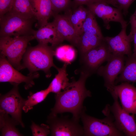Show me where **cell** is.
I'll list each match as a JSON object with an SVG mask.
<instances>
[{
	"mask_svg": "<svg viewBox=\"0 0 136 136\" xmlns=\"http://www.w3.org/2000/svg\"><path fill=\"white\" fill-rule=\"evenodd\" d=\"M111 95L116 94L119 98L122 107L129 113L136 115V88L127 82L115 85L107 90Z\"/></svg>",
	"mask_w": 136,
	"mask_h": 136,
	"instance_id": "13",
	"label": "cell"
},
{
	"mask_svg": "<svg viewBox=\"0 0 136 136\" xmlns=\"http://www.w3.org/2000/svg\"><path fill=\"white\" fill-rule=\"evenodd\" d=\"M54 14L69 9L71 5V0H50Z\"/></svg>",
	"mask_w": 136,
	"mask_h": 136,
	"instance_id": "29",
	"label": "cell"
},
{
	"mask_svg": "<svg viewBox=\"0 0 136 136\" xmlns=\"http://www.w3.org/2000/svg\"><path fill=\"white\" fill-rule=\"evenodd\" d=\"M88 9L95 15L103 20L104 26L109 29L111 22H119L121 27L127 26V22L124 19L122 11L117 8L112 7L104 2H99L86 5Z\"/></svg>",
	"mask_w": 136,
	"mask_h": 136,
	"instance_id": "10",
	"label": "cell"
},
{
	"mask_svg": "<svg viewBox=\"0 0 136 136\" xmlns=\"http://www.w3.org/2000/svg\"><path fill=\"white\" fill-rule=\"evenodd\" d=\"M9 114L0 110V129L1 136H22L16 127L19 123Z\"/></svg>",
	"mask_w": 136,
	"mask_h": 136,
	"instance_id": "21",
	"label": "cell"
},
{
	"mask_svg": "<svg viewBox=\"0 0 136 136\" xmlns=\"http://www.w3.org/2000/svg\"><path fill=\"white\" fill-rule=\"evenodd\" d=\"M128 57L122 71L115 81V85L120 82H136V58Z\"/></svg>",
	"mask_w": 136,
	"mask_h": 136,
	"instance_id": "22",
	"label": "cell"
},
{
	"mask_svg": "<svg viewBox=\"0 0 136 136\" xmlns=\"http://www.w3.org/2000/svg\"><path fill=\"white\" fill-rule=\"evenodd\" d=\"M81 113L80 118L83 124L84 135L88 136H122L124 135L116 127L112 120L106 116L99 119L85 113Z\"/></svg>",
	"mask_w": 136,
	"mask_h": 136,
	"instance_id": "6",
	"label": "cell"
},
{
	"mask_svg": "<svg viewBox=\"0 0 136 136\" xmlns=\"http://www.w3.org/2000/svg\"><path fill=\"white\" fill-rule=\"evenodd\" d=\"M76 7L73 10L70 9L67 10L65 14L79 36L82 33L83 24L86 18L89 10L83 5Z\"/></svg>",
	"mask_w": 136,
	"mask_h": 136,
	"instance_id": "19",
	"label": "cell"
},
{
	"mask_svg": "<svg viewBox=\"0 0 136 136\" xmlns=\"http://www.w3.org/2000/svg\"><path fill=\"white\" fill-rule=\"evenodd\" d=\"M32 35L0 38L1 54L18 71L24 69L21 61L27 48L28 43L34 39Z\"/></svg>",
	"mask_w": 136,
	"mask_h": 136,
	"instance_id": "3",
	"label": "cell"
},
{
	"mask_svg": "<svg viewBox=\"0 0 136 136\" xmlns=\"http://www.w3.org/2000/svg\"><path fill=\"white\" fill-rule=\"evenodd\" d=\"M106 3V0H103Z\"/></svg>",
	"mask_w": 136,
	"mask_h": 136,
	"instance_id": "34",
	"label": "cell"
},
{
	"mask_svg": "<svg viewBox=\"0 0 136 136\" xmlns=\"http://www.w3.org/2000/svg\"><path fill=\"white\" fill-rule=\"evenodd\" d=\"M114 102L112 105H107L102 112L112 120L117 128L127 136H136V123L134 115H131L120 105L117 95H111Z\"/></svg>",
	"mask_w": 136,
	"mask_h": 136,
	"instance_id": "4",
	"label": "cell"
},
{
	"mask_svg": "<svg viewBox=\"0 0 136 136\" xmlns=\"http://www.w3.org/2000/svg\"><path fill=\"white\" fill-rule=\"evenodd\" d=\"M54 48L48 44L38 43L37 45L27 48L23 57L22 65L24 69L27 68L29 71L28 75L39 71H44L46 76H51L50 69L57 67L53 62Z\"/></svg>",
	"mask_w": 136,
	"mask_h": 136,
	"instance_id": "2",
	"label": "cell"
},
{
	"mask_svg": "<svg viewBox=\"0 0 136 136\" xmlns=\"http://www.w3.org/2000/svg\"><path fill=\"white\" fill-rule=\"evenodd\" d=\"M129 23L131 25L130 31L128 35L132 41L134 34L136 32V9L130 18Z\"/></svg>",
	"mask_w": 136,
	"mask_h": 136,
	"instance_id": "31",
	"label": "cell"
},
{
	"mask_svg": "<svg viewBox=\"0 0 136 136\" xmlns=\"http://www.w3.org/2000/svg\"><path fill=\"white\" fill-rule=\"evenodd\" d=\"M51 93L48 87L46 89L31 94L26 99L23 108V110L25 113L32 109L33 107L43 101Z\"/></svg>",
	"mask_w": 136,
	"mask_h": 136,
	"instance_id": "25",
	"label": "cell"
},
{
	"mask_svg": "<svg viewBox=\"0 0 136 136\" xmlns=\"http://www.w3.org/2000/svg\"><path fill=\"white\" fill-rule=\"evenodd\" d=\"M34 19L7 13L0 17V37L32 35Z\"/></svg>",
	"mask_w": 136,
	"mask_h": 136,
	"instance_id": "5",
	"label": "cell"
},
{
	"mask_svg": "<svg viewBox=\"0 0 136 136\" xmlns=\"http://www.w3.org/2000/svg\"><path fill=\"white\" fill-rule=\"evenodd\" d=\"M124 56L112 54L105 66H100L97 70L98 74L102 76L104 85L107 90L115 84V82L119 74L122 71L125 65Z\"/></svg>",
	"mask_w": 136,
	"mask_h": 136,
	"instance_id": "11",
	"label": "cell"
},
{
	"mask_svg": "<svg viewBox=\"0 0 136 136\" xmlns=\"http://www.w3.org/2000/svg\"><path fill=\"white\" fill-rule=\"evenodd\" d=\"M68 63H65L61 68L57 67L58 73L55 75L48 87L51 92L58 93L64 90L69 85L70 82L67 76L66 67Z\"/></svg>",
	"mask_w": 136,
	"mask_h": 136,
	"instance_id": "20",
	"label": "cell"
},
{
	"mask_svg": "<svg viewBox=\"0 0 136 136\" xmlns=\"http://www.w3.org/2000/svg\"><path fill=\"white\" fill-rule=\"evenodd\" d=\"M74 1L75 5L76 7L81 5H87L98 2H105L103 0H74Z\"/></svg>",
	"mask_w": 136,
	"mask_h": 136,
	"instance_id": "32",
	"label": "cell"
},
{
	"mask_svg": "<svg viewBox=\"0 0 136 136\" xmlns=\"http://www.w3.org/2000/svg\"><path fill=\"white\" fill-rule=\"evenodd\" d=\"M133 41L134 42V49L133 53L131 56L133 57L136 58V32L133 36Z\"/></svg>",
	"mask_w": 136,
	"mask_h": 136,
	"instance_id": "33",
	"label": "cell"
},
{
	"mask_svg": "<svg viewBox=\"0 0 136 136\" xmlns=\"http://www.w3.org/2000/svg\"><path fill=\"white\" fill-rule=\"evenodd\" d=\"M111 54L104 39L99 45L81 55L83 69L91 74L97 71L103 63L107 61Z\"/></svg>",
	"mask_w": 136,
	"mask_h": 136,
	"instance_id": "12",
	"label": "cell"
},
{
	"mask_svg": "<svg viewBox=\"0 0 136 136\" xmlns=\"http://www.w3.org/2000/svg\"><path fill=\"white\" fill-rule=\"evenodd\" d=\"M104 39L92 33L83 32L79 36L75 46L81 55L99 45Z\"/></svg>",
	"mask_w": 136,
	"mask_h": 136,
	"instance_id": "18",
	"label": "cell"
},
{
	"mask_svg": "<svg viewBox=\"0 0 136 136\" xmlns=\"http://www.w3.org/2000/svg\"><path fill=\"white\" fill-rule=\"evenodd\" d=\"M53 21L58 36L62 43L67 41L76 46L79 36L67 16L65 14H54Z\"/></svg>",
	"mask_w": 136,
	"mask_h": 136,
	"instance_id": "15",
	"label": "cell"
},
{
	"mask_svg": "<svg viewBox=\"0 0 136 136\" xmlns=\"http://www.w3.org/2000/svg\"><path fill=\"white\" fill-rule=\"evenodd\" d=\"M26 100L20 94L18 86H14L9 92L0 95V110L10 115L23 128L25 126L22 120V113Z\"/></svg>",
	"mask_w": 136,
	"mask_h": 136,
	"instance_id": "9",
	"label": "cell"
},
{
	"mask_svg": "<svg viewBox=\"0 0 136 136\" xmlns=\"http://www.w3.org/2000/svg\"><path fill=\"white\" fill-rule=\"evenodd\" d=\"M54 56L58 59L69 64L75 58L76 52L71 46L69 45L61 46L55 48Z\"/></svg>",
	"mask_w": 136,
	"mask_h": 136,
	"instance_id": "26",
	"label": "cell"
},
{
	"mask_svg": "<svg viewBox=\"0 0 136 136\" xmlns=\"http://www.w3.org/2000/svg\"><path fill=\"white\" fill-rule=\"evenodd\" d=\"M40 27L48 23L50 18L54 14L50 0H30Z\"/></svg>",
	"mask_w": 136,
	"mask_h": 136,
	"instance_id": "17",
	"label": "cell"
},
{
	"mask_svg": "<svg viewBox=\"0 0 136 136\" xmlns=\"http://www.w3.org/2000/svg\"><path fill=\"white\" fill-rule=\"evenodd\" d=\"M79 120L68 116L53 115L50 114L46 122L52 136L84 135L83 127L80 125Z\"/></svg>",
	"mask_w": 136,
	"mask_h": 136,
	"instance_id": "7",
	"label": "cell"
},
{
	"mask_svg": "<svg viewBox=\"0 0 136 136\" xmlns=\"http://www.w3.org/2000/svg\"><path fill=\"white\" fill-rule=\"evenodd\" d=\"M83 32L92 33L102 39L104 38L96 21L95 15L89 10L83 24L82 33Z\"/></svg>",
	"mask_w": 136,
	"mask_h": 136,
	"instance_id": "24",
	"label": "cell"
},
{
	"mask_svg": "<svg viewBox=\"0 0 136 136\" xmlns=\"http://www.w3.org/2000/svg\"><path fill=\"white\" fill-rule=\"evenodd\" d=\"M30 128L33 136H46L51 133L48 124H42L39 125L32 122Z\"/></svg>",
	"mask_w": 136,
	"mask_h": 136,
	"instance_id": "28",
	"label": "cell"
},
{
	"mask_svg": "<svg viewBox=\"0 0 136 136\" xmlns=\"http://www.w3.org/2000/svg\"><path fill=\"white\" fill-rule=\"evenodd\" d=\"M135 0H106V3L110 4L120 9L122 14L126 15L128 14V8Z\"/></svg>",
	"mask_w": 136,
	"mask_h": 136,
	"instance_id": "27",
	"label": "cell"
},
{
	"mask_svg": "<svg viewBox=\"0 0 136 136\" xmlns=\"http://www.w3.org/2000/svg\"><path fill=\"white\" fill-rule=\"evenodd\" d=\"M34 39L39 43L48 44L50 43L54 48L62 43L57 34L53 22H48L45 26L34 30L32 34Z\"/></svg>",
	"mask_w": 136,
	"mask_h": 136,
	"instance_id": "16",
	"label": "cell"
},
{
	"mask_svg": "<svg viewBox=\"0 0 136 136\" xmlns=\"http://www.w3.org/2000/svg\"><path fill=\"white\" fill-rule=\"evenodd\" d=\"M127 26L122 27L120 33L113 37H104V40L111 53L115 54L131 56V42L132 41L126 33Z\"/></svg>",
	"mask_w": 136,
	"mask_h": 136,
	"instance_id": "14",
	"label": "cell"
},
{
	"mask_svg": "<svg viewBox=\"0 0 136 136\" xmlns=\"http://www.w3.org/2000/svg\"><path fill=\"white\" fill-rule=\"evenodd\" d=\"M14 0H0V17L11 10Z\"/></svg>",
	"mask_w": 136,
	"mask_h": 136,
	"instance_id": "30",
	"label": "cell"
},
{
	"mask_svg": "<svg viewBox=\"0 0 136 136\" xmlns=\"http://www.w3.org/2000/svg\"><path fill=\"white\" fill-rule=\"evenodd\" d=\"M39 74L36 72L25 76L19 72L8 62L6 57L0 54V82H8L14 86L25 83V88L27 89L34 85V80L38 78Z\"/></svg>",
	"mask_w": 136,
	"mask_h": 136,
	"instance_id": "8",
	"label": "cell"
},
{
	"mask_svg": "<svg viewBox=\"0 0 136 136\" xmlns=\"http://www.w3.org/2000/svg\"><path fill=\"white\" fill-rule=\"evenodd\" d=\"M9 12L26 18L36 19L30 0H14Z\"/></svg>",
	"mask_w": 136,
	"mask_h": 136,
	"instance_id": "23",
	"label": "cell"
},
{
	"mask_svg": "<svg viewBox=\"0 0 136 136\" xmlns=\"http://www.w3.org/2000/svg\"><path fill=\"white\" fill-rule=\"evenodd\" d=\"M91 74L83 69L77 81L73 78L72 81L63 91L55 94V104L50 114L55 116L59 114L70 112L72 114L73 118L79 121L82 112L86 109L83 106V102L86 98L91 96L90 91L85 86L86 81Z\"/></svg>",
	"mask_w": 136,
	"mask_h": 136,
	"instance_id": "1",
	"label": "cell"
}]
</instances>
